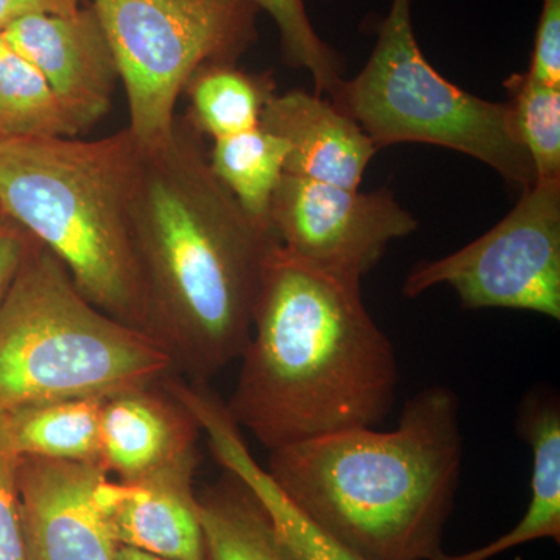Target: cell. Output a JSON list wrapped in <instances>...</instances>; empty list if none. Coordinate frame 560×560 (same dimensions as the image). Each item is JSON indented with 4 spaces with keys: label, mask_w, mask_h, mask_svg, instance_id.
Here are the masks:
<instances>
[{
    "label": "cell",
    "mask_w": 560,
    "mask_h": 560,
    "mask_svg": "<svg viewBox=\"0 0 560 560\" xmlns=\"http://www.w3.org/2000/svg\"><path fill=\"white\" fill-rule=\"evenodd\" d=\"M260 127L289 143L285 173L359 189L378 149L352 117L318 94H271Z\"/></svg>",
    "instance_id": "cell-14"
},
{
    "label": "cell",
    "mask_w": 560,
    "mask_h": 560,
    "mask_svg": "<svg viewBox=\"0 0 560 560\" xmlns=\"http://www.w3.org/2000/svg\"><path fill=\"white\" fill-rule=\"evenodd\" d=\"M226 410L268 452L338 431L375 429L396 400L388 335L359 280L278 245L265 261L248 345Z\"/></svg>",
    "instance_id": "cell-2"
},
{
    "label": "cell",
    "mask_w": 560,
    "mask_h": 560,
    "mask_svg": "<svg viewBox=\"0 0 560 560\" xmlns=\"http://www.w3.org/2000/svg\"><path fill=\"white\" fill-rule=\"evenodd\" d=\"M270 223L280 246L298 259L359 282L390 242L418 230L388 189L361 194L290 173L272 197Z\"/></svg>",
    "instance_id": "cell-9"
},
{
    "label": "cell",
    "mask_w": 560,
    "mask_h": 560,
    "mask_svg": "<svg viewBox=\"0 0 560 560\" xmlns=\"http://www.w3.org/2000/svg\"><path fill=\"white\" fill-rule=\"evenodd\" d=\"M49 81L0 35V139L77 138Z\"/></svg>",
    "instance_id": "cell-20"
},
{
    "label": "cell",
    "mask_w": 560,
    "mask_h": 560,
    "mask_svg": "<svg viewBox=\"0 0 560 560\" xmlns=\"http://www.w3.org/2000/svg\"><path fill=\"white\" fill-rule=\"evenodd\" d=\"M127 92L140 150L175 136L180 92L198 70L234 61L256 36L248 0H94Z\"/></svg>",
    "instance_id": "cell-7"
},
{
    "label": "cell",
    "mask_w": 560,
    "mask_h": 560,
    "mask_svg": "<svg viewBox=\"0 0 560 560\" xmlns=\"http://www.w3.org/2000/svg\"><path fill=\"white\" fill-rule=\"evenodd\" d=\"M18 464L20 456L11 447L0 415V560H27Z\"/></svg>",
    "instance_id": "cell-24"
},
{
    "label": "cell",
    "mask_w": 560,
    "mask_h": 560,
    "mask_svg": "<svg viewBox=\"0 0 560 560\" xmlns=\"http://www.w3.org/2000/svg\"><path fill=\"white\" fill-rule=\"evenodd\" d=\"M512 128L533 161L537 179H560V88L514 73L504 83Z\"/></svg>",
    "instance_id": "cell-22"
},
{
    "label": "cell",
    "mask_w": 560,
    "mask_h": 560,
    "mask_svg": "<svg viewBox=\"0 0 560 560\" xmlns=\"http://www.w3.org/2000/svg\"><path fill=\"white\" fill-rule=\"evenodd\" d=\"M140 149L108 138L0 139V209L65 265L98 311L150 335L132 201Z\"/></svg>",
    "instance_id": "cell-4"
},
{
    "label": "cell",
    "mask_w": 560,
    "mask_h": 560,
    "mask_svg": "<svg viewBox=\"0 0 560 560\" xmlns=\"http://www.w3.org/2000/svg\"><path fill=\"white\" fill-rule=\"evenodd\" d=\"M162 386L194 416L198 429L208 438L217 463L253 490L298 560H368L320 529L291 503L270 474L250 455L242 430L231 419L226 405L206 383L186 382L172 375Z\"/></svg>",
    "instance_id": "cell-13"
},
{
    "label": "cell",
    "mask_w": 560,
    "mask_h": 560,
    "mask_svg": "<svg viewBox=\"0 0 560 560\" xmlns=\"http://www.w3.org/2000/svg\"><path fill=\"white\" fill-rule=\"evenodd\" d=\"M108 471L97 464L20 458L22 525L27 560H116L94 490Z\"/></svg>",
    "instance_id": "cell-10"
},
{
    "label": "cell",
    "mask_w": 560,
    "mask_h": 560,
    "mask_svg": "<svg viewBox=\"0 0 560 560\" xmlns=\"http://www.w3.org/2000/svg\"><path fill=\"white\" fill-rule=\"evenodd\" d=\"M412 0H393L363 70L342 80L330 102L377 145L419 142L460 151L526 190L537 183L529 154L512 128L506 103L482 101L445 80L423 57Z\"/></svg>",
    "instance_id": "cell-6"
},
{
    "label": "cell",
    "mask_w": 560,
    "mask_h": 560,
    "mask_svg": "<svg viewBox=\"0 0 560 560\" xmlns=\"http://www.w3.org/2000/svg\"><path fill=\"white\" fill-rule=\"evenodd\" d=\"M459 399L425 386L390 431L353 429L270 452L268 474L320 529L368 560H433L455 508Z\"/></svg>",
    "instance_id": "cell-3"
},
{
    "label": "cell",
    "mask_w": 560,
    "mask_h": 560,
    "mask_svg": "<svg viewBox=\"0 0 560 560\" xmlns=\"http://www.w3.org/2000/svg\"><path fill=\"white\" fill-rule=\"evenodd\" d=\"M35 238L9 217L0 215V304L20 275Z\"/></svg>",
    "instance_id": "cell-26"
},
{
    "label": "cell",
    "mask_w": 560,
    "mask_h": 560,
    "mask_svg": "<svg viewBox=\"0 0 560 560\" xmlns=\"http://www.w3.org/2000/svg\"><path fill=\"white\" fill-rule=\"evenodd\" d=\"M83 0H0V32L11 22L35 14H72Z\"/></svg>",
    "instance_id": "cell-27"
},
{
    "label": "cell",
    "mask_w": 560,
    "mask_h": 560,
    "mask_svg": "<svg viewBox=\"0 0 560 560\" xmlns=\"http://www.w3.org/2000/svg\"><path fill=\"white\" fill-rule=\"evenodd\" d=\"M528 77L560 88V0H544Z\"/></svg>",
    "instance_id": "cell-25"
},
{
    "label": "cell",
    "mask_w": 560,
    "mask_h": 560,
    "mask_svg": "<svg viewBox=\"0 0 560 560\" xmlns=\"http://www.w3.org/2000/svg\"><path fill=\"white\" fill-rule=\"evenodd\" d=\"M0 215H3V213H2V209H0Z\"/></svg>",
    "instance_id": "cell-29"
},
{
    "label": "cell",
    "mask_w": 560,
    "mask_h": 560,
    "mask_svg": "<svg viewBox=\"0 0 560 560\" xmlns=\"http://www.w3.org/2000/svg\"><path fill=\"white\" fill-rule=\"evenodd\" d=\"M289 151L287 140L257 127L213 140L209 154L213 175L250 219L271 231V201L285 173Z\"/></svg>",
    "instance_id": "cell-19"
},
{
    "label": "cell",
    "mask_w": 560,
    "mask_h": 560,
    "mask_svg": "<svg viewBox=\"0 0 560 560\" xmlns=\"http://www.w3.org/2000/svg\"><path fill=\"white\" fill-rule=\"evenodd\" d=\"M518 434L533 452L530 500L521 522L504 536L463 555L433 560H489L529 541L560 540V407L555 394L537 390L522 401Z\"/></svg>",
    "instance_id": "cell-16"
},
{
    "label": "cell",
    "mask_w": 560,
    "mask_h": 560,
    "mask_svg": "<svg viewBox=\"0 0 560 560\" xmlns=\"http://www.w3.org/2000/svg\"><path fill=\"white\" fill-rule=\"evenodd\" d=\"M132 235L150 337L190 382L208 383L248 345L275 232L213 175L200 139L176 127L171 142L140 150Z\"/></svg>",
    "instance_id": "cell-1"
},
{
    "label": "cell",
    "mask_w": 560,
    "mask_h": 560,
    "mask_svg": "<svg viewBox=\"0 0 560 560\" xmlns=\"http://www.w3.org/2000/svg\"><path fill=\"white\" fill-rule=\"evenodd\" d=\"M197 464L191 452L136 480L102 478L94 500L113 540L165 559L206 560Z\"/></svg>",
    "instance_id": "cell-12"
},
{
    "label": "cell",
    "mask_w": 560,
    "mask_h": 560,
    "mask_svg": "<svg viewBox=\"0 0 560 560\" xmlns=\"http://www.w3.org/2000/svg\"><path fill=\"white\" fill-rule=\"evenodd\" d=\"M200 429L160 383L109 394L101 416L102 466L136 480L197 452Z\"/></svg>",
    "instance_id": "cell-15"
},
{
    "label": "cell",
    "mask_w": 560,
    "mask_h": 560,
    "mask_svg": "<svg viewBox=\"0 0 560 560\" xmlns=\"http://www.w3.org/2000/svg\"><path fill=\"white\" fill-rule=\"evenodd\" d=\"M116 560H171L151 552L136 550V548L121 547L117 545Z\"/></svg>",
    "instance_id": "cell-28"
},
{
    "label": "cell",
    "mask_w": 560,
    "mask_h": 560,
    "mask_svg": "<svg viewBox=\"0 0 560 560\" xmlns=\"http://www.w3.org/2000/svg\"><path fill=\"white\" fill-rule=\"evenodd\" d=\"M206 560H298L264 504L231 471L198 495Z\"/></svg>",
    "instance_id": "cell-17"
},
{
    "label": "cell",
    "mask_w": 560,
    "mask_h": 560,
    "mask_svg": "<svg viewBox=\"0 0 560 560\" xmlns=\"http://www.w3.org/2000/svg\"><path fill=\"white\" fill-rule=\"evenodd\" d=\"M451 287L469 311L508 308L560 319V179H537L492 230L442 259L420 261L405 296Z\"/></svg>",
    "instance_id": "cell-8"
},
{
    "label": "cell",
    "mask_w": 560,
    "mask_h": 560,
    "mask_svg": "<svg viewBox=\"0 0 560 560\" xmlns=\"http://www.w3.org/2000/svg\"><path fill=\"white\" fill-rule=\"evenodd\" d=\"M176 371L160 342L94 307L33 242L0 304V412L156 385Z\"/></svg>",
    "instance_id": "cell-5"
},
{
    "label": "cell",
    "mask_w": 560,
    "mask_h": 560,
    "mask_svg": "<svg viewBox=\"0 0 560 560\" xmlns=\"http://www.w3.org/2000/svg\"><path fill=\"white\" fill-rule=\"evenodd\" d=\"M106 397H66L0 412L11 447L20 458L102 466L101 416Z\"/></svg>",
    "instance_id": "cell-18"
},
{
    "label": "cell",
    "mask_w": 560,
    "mask_h": 560,
    "mask_svg": "<svg viewBox=\"0 0 560 560\" xmlns=\"http://www.w3.org/2000/svg\"><path fill=\"white\" fill-rule=\"evenodd\" d=\"M186 90L195 125L215 140L260 127L261 109L275 94V84L268 77L249 75L221 62L198 70Z\"/></svg>",
    "instance_id": "cell-21"
},
{
    "label": "cell",
    "mask_w": 560,
    "mask_h": 560,
    "mask_svg": "<svg viewBox=\"0 0 560 560\" xmlns=\"http://www.w3.org/2000/svg\"><path fill=\"white\" fill-rule=\"evenodd\" d=\"M0 35L46 77L81 131L108 113L119 70L94 7L21 18Z\"/></svg>",
    "instance_id": "cell-11"
},
{
    "label": "cell",
    "mask_w": 560,
    "mask_h": 560,
    "mask_svg": "<svg viewBox=\"0 0 560 560\" xmlns=\"http://www.w3.org/2000/svg\"><path fill=\"white\" fill-rule=\"evenodd\" d=\"M271 14L279 28L285 61L307 69L315 81L316 94H334L342 81L340 57L313 28L304 0H248Z\"/></svg>",
    "instance_id": "cell-23"
}]
</instances>
